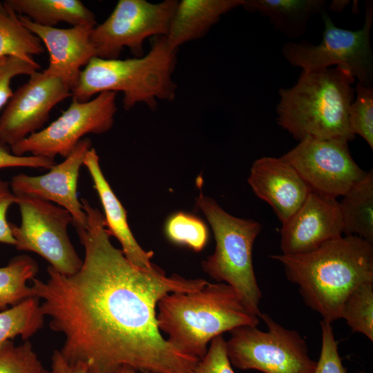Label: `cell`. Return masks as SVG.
<instances>
[{"label":"cell","mask_w":373,"mask_h":373,"mask_svg":"<svg viewBox=\"0 0 373 373\" xmlns=\"http://www.w3.org/2000/svg\"><path fill=\"white\" fill-rule=\"evenodd\" d=\"M81 201L87 223L76 228L84 249L80 269L66 276L48 266V278H34L30 287L42 299L50 327L65 337L61 354L70 363L86 364L88 373H115L122 366L146 373H192L200 359L164 338L156 309L165 295L195 292L208 282L167 276L155 265H135L111 242L101 211Z\"/></svg>","instance_id":"cell-1"},{"label":"cell","mask_w":373,"mask_h":373,"mask_svg":"<svg viewBox=\"0 0 373 373\" xmlns=\"http://www.w3.org/2000/svg\"><path fill=\"white\" fill-rule=\"evenodd\" d=\"M270 258L283 265L305 305L331 323L341 318L356 287L373 282V245L356 236L343 235L307 253Z\"/></svg>","instance_id":"cell-2"},{"label":"cell","mask_w":373,"mask_h":373,"mask_svg":"<svg viewBox=\"0 0 373 373\" xmlns=\"http://www.w3.org/2000/svg\"><path fill=\"white\" fill-rule=\"evenodd\" d=\"M356 79L349 69L336 66L302 70L291 88L279 90L277 122L298 141L352 140L349 110L355 97Z\"/></svg>","instance_id":"cell-3"},{"label":"cell","mask_w":373,"mask_h":373,"mask_svg":"<svg viewBox=\"0 0 373 373\" xmlns=\"http://www.w3.org/2000/svg\"><path fill=\"white\" fill-rule=\"evenodd\" d=\"M160 332L181 352L201 359L216 336L259 318L247 308L236 291L224 283H208L192 293L172 292L157 303Z\"/></svg>","instance_id":"cell-4"},{"label":"cell","mask_w":373,"mask_h":373,"mask_svg":"<svg viewBox=\"0 0 373 373\" xmlns=\"http://www.w3.org/2000/svg\"><path fill=\"white\" fill-rule=\"evenodd\" d=\"M178 49L165 37H156L148 53L126 59L93 57L80 73L72 99L87 102L95 94L111 91L123 93V106L129 110L138 103L151 108L157 99L171 101L176 85L172 74Z\"/></svg>","instance_id":"cell-5"},{"label":"cell","mask_w":373,"mask_h":373,"mask_svg":"<svg viewBox=\"0 0 373 373\" xmlns=\"http://www.w3.org/2000/svg\"><path fill=\"white\" fill-rule=\"evenodd\" d=\"M196 204L207 219L216 240L213 254L202 262L203 271L217 283L231 285L249 311L259 318L262 292L256 278L253 246L261 224L252 219L235 217L202 192Z\"/></svg>","instance_id":"cell-6"},{"label":"cell","mask_w":373,"mask_h":373,"mask_svg":"<svg viewBox=\"0 0 373 373\" xmlns=\"http://www.w3.org/2000/svg\"><path fill=\"white\" fill-rule=\"evenodd\" d=\"M259 318L266 323L267 331L245 325L230 332L226 346L231 365L263 373H313L316 361L309 356L303 337L265 313Z\"/></svg>","instance_id":"cell-7"},{"label":"cell","mask_w":373,"mask_h":373,"mask_svg":"<svg viewBox=\"0 0 373 373\" xmlns=\"http://www.w3.org/2000/svg\"><path fill=\"white\" fill-rule=\"evenodd\" d=\"M322 14L324 30L321 43L314 45L307 41L287 42L282 48L284 57L291 65L304 71H316L333 65L345 66L357 82L372 86L373 52L370 40L372 3H366L365 22L357 30L337 27L325 12Z\"/></svg>","instance_id":"cell-8"},{"label":"cell","mask_w":373,"mask_h":373,"mask_svg":"<svg viewBox=\"0 0 373 373\" xmlns=\"http://www.w3.org/2000/svg\"><path fill=\"white\" fill-rule=\"evenodd\" d=\"M15 195L21 222L19 227L10 223L15 247L37 254L63 275L75 274L83 259L78 256L68 233V226L73 223L70 213L38 197Z\"/></svg>","instance_id":"cell-9"},{"label":"cell","mask_w":373,"mask_h":373,"mask_svg":"<svg viewBox=\"0 0 373 373\" xmlns=\"http://www.w3.org/2000/svg\"><path fill=\"white\" fill-rule=\"evenodd\" d=\"M117 111L116 93L106 91L87 102L73 99L68 108L46 128L10 146L12 153L55 160L66 157L89 133L101 134L114 124Z\"/></svg>","instance_id":"cell-10"},{"label":"cell","mask_w":373,"mask_h":373,"mask_svg":"<svg viewBox=\"0 0 373 373\" xmlns=\"http://www.w3.org/2000/svg\"><path fill=\"white\" fill-rule=\"evenodd\" d=\"M178 2L119 1L109 17L90 30V39L96 57L117 59L124 47L135 57H142L144 42L148 37L167 35Z\"/></svg>","instance_id":"cell-11"},{"label":"cell","mask_w":373,"mask_h":373,"mask_svg":"<svg viewBox=\"0 0 373 373\" xmlns=\"http://www.w3.org/2000/svg\"><path fill=\"white\" fill-rule=\"evenodd\" d=\"M348 142L305 138L282 157L310 190L336 198L346 194L367 173L353 160Z\"/></svg>","instance_id":"cell-12"},{"label":"cell","mask_w":373,"mask_h":373,"mask_svg":"<svg viewBox=\"0 0 373 373\" xmlns=\"http://www.w3.org/2000/svg\"><path fill=\"white\" fill-rule=\"evenodd\" d=\"M68 97L71 90L61 79L35 72L13 92L0 116V142L10 147L39 131L53 107Z\"/></svg>","instance_id":"cell-13"},{"label":"cell","mask_w":373,"mask_h":373,"mask_svg":"<svg viewBox=\"0 0 373 373\" xmlns=\"http://www.w3.org/2000/svg\"><path fill=\"white\" fill-rule=\"evenodd\" d=\"M92 142L84 137L70 153L49 171L41 175L19 173L10 182L15 195H28L51 202L67 210L71 215L75 228L86 225L87 216L77 196V182L81 166Z\"/></svg>","instance_id":"cell-14"},{"label":"cell","mask_w":373,"mask_h":373,"mask_svg":"<svg viewBox=\"0 0 373 373\" xmlns=\"http://www.w3.org/2000/svg\"><path fill=\"white\" fill-rule=\"evenodd\" d=\"M343 235L336 198L310 190L299 209L282 224V254L307 253Z\"/></svg>","instance_id":"cell-15"},{"label":"cell","mask_w":373,"mask_h":373,"mask_svg":"<svg viewBox=\"0 0 373 373\" xmlns=\"http://www.w3.org/2000/svg\"><path fill=\"white\" fill-rule=\"evenodd\" d=\"M19 18L24 26L39 38L49 53V65L44 71L61 79L72 93L77 84L81 68L96 57L90 39L93 28L47 27L36 24L23 15H19Z\"/></svg>","instance_id":"cell-16"},{"label":"cell","mask_w":373,"mask_h":373,"mask_svg":"<svg viewBox=\"0 0 373 373\" xmlns=\"http://www.w3.org/2000/svg\"><path fill=\"white\" fill-rule=\"evenodd\" d=\"M247 181L256 195L272 207L282 224L299 209L310 191L282 156L257 159L251 167Z\"/></svg>","instance_id":"cell-17"},{"label":"cell","mask_w":373,"mask_h":373,"mask_svg":"<svg viewBox=\"0 0 373 373\" xmlns=\"http://www.w3.org/2000/svg\"><path fill=\"white\" fill-rule=\"evenodd\" d=\"M83 165L87 169L104 212L105 226L110 236L119 242L125 257L135 265L150 269L154 253L144 250L135 238L128 223L127 213L106 180L93 147L86 153Z\"/></svg>","instance_id":"cell-18"},{"label":"cell","mask_w":373,"mask_h":373,"mask_svg":"<svg viewBox=\"0 0 373 373\" xmlns=\"http://www.w3.org/2000/svg\"><path fill=\"white\" fill-rule=\"evenodd\" d=\"M244 0H182L178 2L165 37L174 48L202 37L221 17Z\"/></svg>","instance_id":"cell-19"},{"label":"cell","mask_w":373,"mask_h":373,"mask_svg":"<svg viewBox=\"0 0 373 373\" xmlns=\"http://www.w3.org/2000/svg\"><path fill=\"white\" fill-rule=\"evenodd\" d=\"M325 4L324 0H244L242 6L267 17L276 31L297 38L312 17L323 12Z\"/></svg>","instance_id":"cell-20"},{"label":"cell","mask_w":373,"mask_h":373,"mask_svg":"<svg viewBox=\"0 0 373 373\" xmlns=\"http://www.w3.org/2000/svg\"><path fill=\"white\" fill-rule=\"evenodd\" d=\"M3 3L33 23L55 27L60 22L93 28L95 15L79 0H6Z\"/></svg>","instance_id":"cell-21"},{"label":"cell","mask_w":373,"mask_h":373,"mask_svg":"<svg viewBox=\"0 0 373 373\" xmlns=\"http://www.w3.org/2000/svg\"><path fill=\"white\" fill-rule=\"evenodd\" d=\"M339 203L343 235L358 236L373 244V171L343 196Z\"/></svg>","instance_id":"cell-22"},{"label":"cell","mask_w":373,"mask_h":373,"mask_svg":"<svg viewBox=\"0 0 373 373\" xmlns=\"http://www.w3.org/2000/svg\"><path fill=\"white\" fill-rule=\"evenodd\" d=\"M44 48L39 38L23 25L17 13L4 3L0 7V57L33 59Z\"/></svg>","instance_id":"cell-23"},{"label":"cell","mask_w":373,"mask_h":373,"mask_svg":"<svg viewBox=\"0 0 373 373\" xmlns=\"http://www.w3.org/2000/svg\"><path fill=\"white\" fill-rule=\"evenodd\" d=\"M37 272V263L28 255L17 256L0 267V309L35 297L27 282Z\"/></svg>","instance_id":"cell-24"},{"label":"cell","mask_w":373,"mask_h":373,"mask_svg":"<svg viewBox=\"0 0 373 373\" xmlns=\"http://www.w3.org/2000/svg\"><path fill=\"white\" fill-rule=\"evenodd\" d=\"M44 316L39 299L27 298L0 312V345L20 336L28 340L44 325Z\"/></svg>","instance_id":"cell-25"},{"label":"cell","mask_w":373,"mask_h":373,"mask_svg":"<svg viewBox=\"0 0 373 373\" xmlns=\"http://www.w3.org/2000/svg\"><path fill=\"white\" fill-rule=\"evenodd\" d=\"M164 233L171 242L195 252L206 247L209 237L205 222L195 215L184 211L175 212L166 219Z\"/></svg>","instance_id":"cell-26"},{"label":"cell","mask_w":373,"mask_h":373,"mask_svg":"<svg viewBox=\"0 0 373 373\" xmlns=\"http://www.w3.org/2000/svg\"><path fill=\"white\" fill-rule=\"evenodd\" d=\"M341 318L345 320L352 332L373 341V282L359 285L348 296Z\"/></svg>","instance_id":"cell-27"},{"label":"cell","mask_w":373,"mask_h":373,"mask_svg":"<svg viewBox=\"0 0 373 373\" xmlns=\"http://www.w3.org/2000/svg\"><path fill=\"white\" fill-rule=\"evenodd\" d=\"M0 373H50L39 358L31 343L16 345L8 341L0 345Z\"/></svg>","instance_id":"cell-28"},{"label":"cell","mask_w":373,"mask_h":373,"mask_svg":"<svg viewBox=\"0 0 373 373\" xmlns=\"http://www.w3.org/2000/svg\"><path fill=\"white\" fill-rule=\"evenodd\" d=\"M355 97L349 110V124L354 135H359L373 149V87L356 83Z\"/></svg>","instance_id":"cell-29"},{"label":"cell","mask_w":373,"mask_h":373,"mask_svg":"<svg viewBox=\"0 0 373 373\" xmlns=\"http://www.w3.org/2000/svg\"><path fill=\"white\" fill-rule=\"evenodd\" d=\"M40 68L34 60L15 57H0V110L8 102L13 94L11 80L18 75L30 76Z\"/></svg>","instance_id":"cell-30"},{"label":"cell","mask_w":373,"mask_h":373,"mask_svg":"<svg viewBox=\"0 0 373 373\" xmlns=\"http://www.w3.org/2000/svg\"><path fill=\"white\" fill-rule=\"evenodd\" d=\"M321 350L313 373H347L338 350L332 323L322 320Z\"/></svg>","instance_id":"cell-31"},{"label":"cell","mask_w":373,"mask_h":373,"mask_svg":"<svg viewBox=\"0 0 373 373\" xmlns=\"http://www.w3.org/2000/svg\"><path fill=\"white\" fill-rule=\"evenodd\" d=\"M192 373H235L222 335L216 336L210 342L206 354L199 361Z\"/></svg>","instance_id":"cell-32"},{"label":"cell","mask_w":373,"mask_h":373,"mask_svg":"<svg viewBox=\"0 0 373 373\" xmlns=\"http://www.w3.org/2000/svg\"><path fill=\"white\" fill-rule=\"evenodd\" d=\"M0 142V169L8 167H29L49 169L55 164V160L44 157L27 155L19 156L13 154Z\"/></svg>","instance_id":"cell-33"},{"label":"cell","mask_w":373,"mask_h":373,"mask_svg":"<svg viewBox=\"0 0 373 373\" xmlns=\"http://www.w3.org/2000/svg\"><path fill=\"white\" fill-rule=\"evenodd\" d=\"M17 196L12 192L10 182L0 177V242L15 245L10 223L7 220V211L12 204H16Z\"/></svg>","instance_id":"cell-34"},{"label":"cell","mask_w":373,"mask_h":373,"mask_svg":"<svg viewBox=\"0 0 373 373\" xmlns=\"http://www.w3.org/2000/svg\"><path fill=\"white\" fill-rule=\"evenodd\" d=\"M50 371V373H88V367L82 362H68L57 350L52 355Z\"/></svg>","instance_id":"cell-35"},{"label":"cell","mask_w":373,"mask_h":373,"mask_svg":"<svg viewBox=\"0 0 373 373\" xmlns=\"http://www.w3.org/2000/svg\"><path fill=\"white\" fill-rule=\"evenodd\" d=\"M115 373H146V372H140L127 366H122L119 367Z\"/></svg>","instance_id":"cell-36"},{"label":"cell","mask_w":373,"mask_h":373,"mask_svg":"<svg viewBox=\"0 0 373 373\" xmlns=\"http://www.w3.org/2000/svg\"><path fill=\"white\" fill-rule=\"evenodd\" d=\"M358 373H365V372H358Z\"/></svg>","instance_id":"cell-37"}]
</instances>
